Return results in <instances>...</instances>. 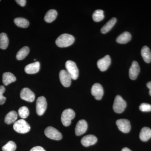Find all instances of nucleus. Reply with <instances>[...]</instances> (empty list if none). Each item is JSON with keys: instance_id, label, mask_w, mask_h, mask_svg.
<instances>
[{"instance_id": "nucleus-1", "label": "nucleus", "mask_w": 151, "mask_h": 151, "mask_svg": "<svg viewBox=\"0 0 151 151\" xmlns=\"http://www.w3.org/2000/svg\"><path fill=\"white\" fill-rule=\"evenodd\" d=\"M74 40L73 36L68 34H63L58 37L55 43L59 47H66L73 44Z\"/></svg>"}, {"instance_id": "nucleus-2", "label": "nucleus", "mask_w": 151, "mask_h": 151, "mask_svg": "<svg viewBox=\"0 0 151 151\" xmlns=\"http://www.w3.org/2000/svg\"><path fill=\"white\" fill-rule=\"evenodd\" d=\"M14 130L20 134H25L30 129V127L23 119H20L14 123Z\"/></svg>"}, {"instance_id": "nucleus-3", "label": "nucleus", "mask_w": 151, "mask_h": 151, "mask_svg": "<svg viewBox=\"0 0 151 151\" xmlns=\"http://www.w3.org/2000/svg\"><path fill=\"white\" fill-rule=\"evenodd\" d=\"M75 116V112L71 109H65L63 112L61 116L62 124L65 127H68L71 124V120Z\"/></svg>"}, {"instance_id": "nucleus-4", "label": "nucleus", "mask_w": 151, "mask_h": 151, "mask_svg": "<svg viewBox=\"0 0 151 151\" xmlns=\"http://www.w3.org/2000/svg\"><path fill=\"white\" fill-rule=\"evenodd\" d=\"M127 103L120 95H117L115 97L113 105L114 111L117 113L124 112L127 107Z\"/></svg>"}, {"instance_id": "nucleus-5", "label": "nucleus", "mask_w": 151, "mask_h": 151, "mask_svg": "<svg viewBox=\"0 0 151 151\" xmlns=\"http://www.w3.org/2000/svg\"><path fill=\"white\" fill-rule=\"evenodd\" d=\"M65 68L70 74L72 79L76 80L78 78L79 71L75 62L72 60H68L65 63Z\"/></svg>"}, {"instance_id": "nucleus-6", "label": "nucleus", "mask_w": 151, "mask_h": 151, "mask_svg": "<svg viewBox=\"0 0 151 151\" xmlns=\"http://www.w3.org/2000/svg\"><path fill=\"white\" fill-rule=\"evenodd\" d=\"M45 136L47 137L55 140H60L62 139V135L55 128L52 127H48L45 129L44 132Z\"/></svg>"}, {"instance_id": "nucleus-7", "label": "nucleus", "mask_w": 151, "mask_h": 151, "mask_svg": "<svg viewBox=\"0 0 151 151\" xmlns=\"http://www.w3.org/2000/svg\"><path fill=\"white\" fill-rule=\"evenodd\" d=\"M47 107L46 99L43 96L37 98L36 101V112L39 116H42L45 112Z\"/></svg>"}, {"instance_id": "nucleus-8", "label": "nucleus", "mask_w": 151, "mask_h": 151, "mask_svg": "<svg viewBox=\"0 0 151 151\" xmlns=\"http://www.w3.org/2000/svg\"><path fill=\"white\" fill-rule=\"evenodd\" d=\"M116 124L120 131L124 133H128L131 129L129 121L126 119H120L117 120Z\"/></svg>"}, {"instance_id": "nucleus-9", "label": "nucleus", "mask_w": 151, "mask_h": 151, "mask_svg": "<svg viewBox=\"0 0 151 151\" xmlns=\"http://www.w3.org/2000/svg\"><path fill=\"white\" fill-rule=\"evenodd\" d=\"M91 93L96 100H101L104 94L103 86L99 83H95L92 86Z\"/></svg>"}, {"instance_id": "nucleus-10", "label": "nucleus", "mask_w": 151, "mask_h": 151, "mask_svg": "<svg viewBox=\"0 0 151 151\" xmlns=\"http://www.w3.org/2000/svg\"><path fill=\"white\" fill-rule=\"evenodd\" d=\"M59 78L60 82L63 86L68 87L70 86L72 78L67 70H60L59 73Z\"/></svg>"}, {"instance_id": "nucleus-11", "label": "nucleus", "mask_w": 151, "mask_h": 151, "mask_svg": "<svg viewBox=\"0 0 151 151\" xmlns=\"http://www.w3.org/2000/svg\"><path fill=\"white\" fill-rule=\"evenodd\" d=\"M20 97L22 100L31 103L33 102L35 99L34 93L28 88H24L22 89Z\"/></svg>"}, {"instance_id": "nucleus-12", "label": "nucleus", "mask_w": 151, "mask_h": 151, "mask_svg": "<svg viewBox=\"0 0 151 151\" xmlns=\"http://www.w3.org/2000/svg\"><path fill=\"white\" fill-rule=\"evenodd\" d=\"M111 63V57L109 55H106L97 61V67L100 71H105L108 69Z\"/></svg>"}, {"instance_id": "nucleus-13", "label": "nucleus", "mask_w": 151, "mask_h": 151, "mask_svg": "<svg viewBox=\"0 0 151 151\" xmlns=\"http://www.w3.org/2000/svg\"><path fill=\"white\" fill-rule=\"evenodd\" d=\"M88 128L87 122L84 120L78 121L75 128L76 135L77 136H81L86 132Z\"/></svg>"}, {"instance_id": "nucleus-14", "label": "nucleus", "mask_w": 151, "mask_h": 151, "mask_svg": "<svg viewBox=\"0 0 151 151\" xmlns=\"http://www.w3.org/2000/svg\"><path fill=\"white\" fill-rule=\"evenodd\" d=\"M140 70V68L138 62L136 61H133L129 70V76L130 78L132 80H135L137 79Z\"/></svg>"}, {"instance_id": "nucleus-15", "label": "nucleus", "mask_w": 151, "mask_h": 151, "mask_svg": "<svg viewBox=\"0 0 151 151\" xmlns=\"http://www.w3.org/2000/svg\"><path fill=\"white\" fill-rule=\"evenodd\" d=\"M97 141V138L93 135H88L84 136L81 140V143L85 147L94 145Z\"/></svg>"}, {"instance_id": "nucleus-16", "label": "nucleus", "mask_w": 151, "mask_h": 151, "mask_svg": "<svg viewBox=\"0 0 151 151\" xmlns=\"http://www.w3.org/2000/svg\"><path fill=\"white\" fill-rule=\"evenodd\" d=\"M40 68V63L37 61L26 65L25 67L24 70L27 74H34L39 71Z\"/></svg>"}, {"instance_id": "nucleus-17", "label": "nucleus", "mask_w": 151, "mask_h": 151, "mask_svg": "<svg viewBox=\"0 0 151 151\" xmlns=\"http://www.w3.org/2000/svg\"><path fill=\"white\" fill-rule=\"evenodd\" d=\"M139 137L143 142H147L151 138V129L148 127H145L141 130Z\"/></svg>"}, {"instance_id": "nucleus-18", "label": "nucleus", "mask_w": 151, "mask_h": 151, "mask_svg": "<svg viewBox=\"0 0 151 151\" xmlns=\"http://www.w3.org/2000/svg\"><path fill=\"white\" fill-rule=\"evenodd\" d=\"M16 78L10 72H5L3 74V82L5 86L16 81Z\"/></svg>"}, {"instance_id": "nucleus-19", "label": "nucleus", "mask_w": 151, "mask_h": 151, "mask_svg": "<svg viewBox=\"0 0 151 151\" xmlns=\"http://www.w3.org/2000/svg\"><path fill=\"white\" fill-rule=\"evenodd\" d=\"M132 38V35L129 32H125L118 37L116 41L120 44H126L129 42Z\"/></svg>"}, {"instance_id": "nucleus-20", "label": "nucleus", "mask_w": 151, "mask_h": 151, "mask_svg": "<svg viewBox=\"0 0 151 151\" xmlns=\"http://www.w3.org/2000/svg\"><path fill=\"white\" fill-rule=\"evenodd\" d=\"M141 54L143 59L147 63H150L151 61V52L147 46L143 47L141 50Z\"/></svg>"}, {"instance_id": "nucleus-21", "label": "nucleus", "mask_w": 151, "mask_h": 151, "mask_svg": "<svg viewBox=\"0 0 151 151\" xmlns=\"http://www.w3.org/2000/svg\"><path fill=\"white\" fill-rule=\"evenodd\" d=\"M18 115L15 111L9 112L5 118V122L7 124H11L15 123L17 119Z\"/></svg>"}, {"instance_id": "nucleus-22", "label": "nucleus", "mask_w": 151, "mask_h": 151, "mask_svg": "<svg viewBox=\"0 0 151 151\" xmlns=\"http://www.w3.org/2000/svg\"><path fill=\"white\" fill-rule=\"evenodd\" d=\"M57 14V12L55 10H50L45 14L44 17L45 21L47 23H51L56 18Z\"/></svg>"}, {"instance_id": "nucleus-23", "label": "nucleus", "mask_w": 151, "mask_h": 151, "mask_svg": "<svg viewBox=\"0 0 151 151\" xmlns=\"http://www.w3.org/2000/svg\"><path fill=\"white\" fill-rule=\"evenodd\" d=\"M117 21L116 18H113L109 21L105 25L103 26L101 29L102 33L105 34L108 32L114 26Z\"/></svg>"}, {"instance_id": "nucleus-24", "label": "nucleus", "mask_w": 151, "mask_h": 151, "mask_svg": "<svg viewBox=\"0 0 151 151\" xmlns=\"http://www.w3.org/2000/svg\"><path fill=\"white\" fill-rule=\"evenodd\" d=\"M29 49L27 46H24L17 53L16 55V58L18 60H22L24 59L29 53Z\"/></svg>"}, {"instance_id": "nucleus-25", "label": "nucleus", "mask_w": 151, "mask_h": 151, "mask_svg": "<svg viewBox=\"0 0 151 151\" xmlns=\"http://www.w3.org/2000/svg\"><path fill=\"white\" fill-rule=\"evenodd\" d=\"M9 43L8 37L6 34H0V48L4 50L7 48Z\"/></svg>"}, {"instance_id": "nucleus-26", "label": "nucleus", "mask_w": 151, "mask_h": 151, "mask_svg": "<svg viewBox=\"0 0 151 151\" xmlns=\"http://www.w3.org/2000/svg\"><path fill=\"white\" fill-rule=\"evenodd\" d=\"M15 24L19 27L27 28L29 25V22L26 19L24 18H17L14 20Z\"/></svg>"}, {"instance_id": "nucleus-27", "label": "nucleus", "mask_w": 151, "mask_h": 151, "mask_svg": "<svg viewBox=\"0 0 151 151\" xmlns=\"http://www.w3.org/2000/svg\"><path fill=\"white\" fill-rule=\"evenodd\" d=\"M104 12L102 10H97L92 15V18L95 22H99L104 19Z\"/></svg>"}, {"instance_id": "nucleus-28", "label": "nucleus", "mask_w": 151, "mask_h": 151, "mask_svg": "<svg viewBox=\"0 0 151 151\" xmlns=\"http://www.w3.org/2000/svg\"><path fill=\"white\" fill-rule=\"evenodd\" d=\"M17 149V145L13 141H10L2 148L3 151H15Z\"/></svg>"}, {"instance_id": "nucleus-29", "label": "nucleus", "mask_w": 151, "mask_h": 151, "mask_svg": "<svg viewBox=\"0 0 151 151\" xmlns=\"http://www.w3.org/2000/svg\"><path fill=\"white\" fill-rule=\"evenodd\" d=\"M18 113L19 116L22 119H26L29 115V110L26 106H22L19 109Z\"/></svg>"}, {"instance_id": "nucleus-30", "label": "nucleus", "mask_w": 151, "mask_h": 151, "mask_svg": "<svg viewBox=\"0 0 151 151\" xmlns=\"http://www.w3.org/2000/svg\"><path fill=\"white\" fill-rule=\"evenodd\" d=\"M139 109L142 112H150L151 111V105L148 103H142L140 105Z\"/></svg>"}, {"instance_id": "nucleus-31", "label": "nucleus", "mask_w": 151, "mask_h": 151, "mask_svg": "<svg viewBox=\"0 0 151 151\" xmlns=\"http://www.w3.org/2000/svg\"><path fill=\"white\" fill-rule=\"evenodd\" d=\"M5 88L4 86H0V105H3L6 100V98L3 95L4 92H5Z\"/></svg>"}, {"instance_id": "nucleus-32", "label": "nucleus", "mask_w": 151, "mask_h": 151, "mask_svg": "<svg viewBox=\"0 0 151 151\" xmlns=\"http://www.w3.org/2000/svg\"><path fill=\"white\" fill-rule=\"evenodd\" d=\"M30 151H46L44 149L40 146H36L34 147Z\"/></svg>"}, {"instance_id": "nucleus-33", "label": "nucleus", "mask_w": 151, "mask_h": 151, "mask_svg": "<svg viewBox=\"0 0 151 151\" xmlns=\"http://www.w3.org/2000/svg\"><path fill=\"white\" fill-rule=\"evenodd\" d=\"M16 2L19 5L23 7L25 6L27 1L26 0H17Z\"/></svg>"}, {"instance_id": "nucleus-34", "label": "nucleus", "mask_w": 151, "mask_h": 151, "mask_svg": "<svg viewBox=\"0 0 151 151\" xmlns=\"http://www.w3.org/2000/svg\"><path fill=\"white\" fill-rule=\"evenodd\" d=\"M147 85L148 88L149 89H150L149 94H150V95L151 96V81H150V82H148Z\"/></svg>"}, {"instance_id": "nucleus-35", "label": "nucleus", "mask_w": 151, "mask_h": 151, "mask_svg": "<svg viewBox=\"0 0 151 151\" xmlns=\"http://www.w3.org/2000/svg\"><path fill=\"white\" fill-rule=\"evenodd\" d=\"M122 151H132L131 150H130L127 147H124V148L122 149Z\"/></svg>"}, {"instance_id": "nucleus-36", "label": "nucleus", "mask_w": 151, "mask_h": 151, "mask_svg": "<svg viewBox=\"0 0 151 151\" xmlns=\"http://www.w3.org/2000/svg\"></svg>"}]
</instances>
